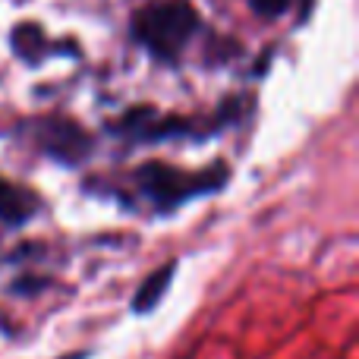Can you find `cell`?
Returning a JSON list of instances; mask_svg holds the SVG:
<instances>
[{"label": "cell", "mask_w": 359, "mask_h": 359, "mask_svg": "<svg viewBox=\"0 0 359 359\" xmlns=\"http://www.w3.org/2000/svg\"><path fill=\"white\" fill-rule=\"evenodd\" d=\"M227 180H230V168L224 161H215L211 168H202V170H183L168 161H145L133 174L139 196L161 217L174 215L180 205L192 202V198L221 192L227 186Z\"/></svg>", "instance_id": "1"}, {"label": "cell", "mask_w": 359, "mask_h": 359, "mask_svg": "<svg viewBox=\"0 0 359 359\" xmlns=\"http://www.w3.org/2000/svg\"><path fill=\"white\" fill-rule=\"evenodd\" d=\"M130 32L133 41L142 44L155 60L174 63L198 32V13L186 0H161V4L142 6L133 16Z\"/></svg>", "instance_id": "2"}, {"label": "cell", "mask_w": 359, "mask_h": 359, "mask_svg": "<svg viewBox=\"0 0 359 359\" xmlns=\"http://www.w3.org/2000/svg\"><path fill=\"white\" fill-rule=\"evenodd\" d=\"M236 107L227 104L217 117L208 120H196V117H174V114H155L149 107H136V111H126L117 123H111L107 130L120 139H130V142H168V139H205L211 133L224 130V126L233 120Z\"/></svg>", "instance_id": "3"}, {"label": "cell", "mask_w": 359, "mask_h": 359, "mask_svg": "<svg viewBox=\"0 0 359 359\" xmlns=\"http://www.w3.org/2000/svg\"><path fill=\"white\" fill-rule=\"evenodd\" d=\"M29 133H32V142H35L44 155L57 158V161L67 164V168H76L79 161H86L95 149V139L88 136L79 123H73L69 117H57V114L35 120V123L29 126Z\"/></svg>", "instance_id": "4"}, {"label": "cell", "mask_w": 359, "mask_h": 359, "mask_svg": "<svg viewBox=\"0 0 359 359\" xmlns=\"http://www.w3.org/2000/svg\"><path fill=\"white\" fill-rule=\"evenodd\" d=\"M41 211V196L13 180H0V224L22 227Z\"/></svg>", "instance_id": "5"}, {"label": "cell", "mask_w": 359, "mask_h": 359, "mask_svg": "<svg viewBox=\"0 0 359 359\" xmlns=\"http://www.w3.org/2000/svg\"><path fill=\"white\" fill-rule=\"evenodd\" d=\"M174 274H177V262H168V265H161L158 271H151L149 278L142 280V287L136 290V297H133V312H136V316H149V312L164 299Z\"/></svg>", "instance_id": "6"}, {"label": "cell", "mask_w": 359, "mask_h": 359, "mask_svg": "<svg viewBox=\"0 0 359 359\" xmlns=\"http://www.w3.org/2000/svg\"><path fill=\"white\" fill-rule=\"evenodd\" d=\"M249 4H252V10L259 13V16H265V19H278V16H284L287 6H290L293 0H249Z\"/></svg>", "instance_id": "7"}]
</instances>
